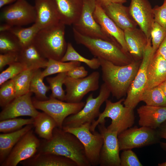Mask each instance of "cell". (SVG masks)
I'll use <instances>...</instances> for the list:
<instances>
[{"label": "cell", "mask_w": 166, "mask_h": 166, "mask_svg": "<svg viewBox=\"0 0 166 166\" xmlns=\"http://www.w3.org/2000/svg\"><path fill=\"white\" fill-rule=\"evenodd\" d=\"M38 152L66 157L75 162L77 166H91L83 145L78 139L73 134L57 127L54 128L50 139L41 142Z\"/></svg>", "instance_id": "6da1fadb"}, {"label": "cell", "mask_w": 166, "mask_h": 166, "mask_svg": "<svg viewBox=\"0 0 166 166\" xmlns=\"http://www.w3.org/2000/svg\"><path fill=\"white\" fill-rule=\"evenodd\" d=\"M98 58L104 83L113 96L117 99H120L127 94L137 73L142 60H134L127 65L120 66Z\"/></svg>", "instance_id": "7a4b0ae2"}, {"label": "cell", "mask_w": 166, "mask_h": 166, "mask_svg": "<svg viewBox=\"0 0 166 166\" xmlns=\"http://www.w3.org/2000/svg\"><path fill=\"white\" fill-rule=\"evenodd\" d=\"M73 31L77 43L87 48L96 57L120 66L127 65L134 60L129 53L124 51L117 41L87 37L80 34L73 28Z\"/></svg>", "instance_id": "3957f363"}, {"label": "cell", "mask_w": 166, "mask_h": 166, "mask_svg": "<svg viewBox=\"0 0 166 166\" xmlns=\"http://www.w3.org/2000/svg\"><path fill=\"white\" fill-rule=\"evenodd\" d=\"M65 25L60 22L38 32L33 43L46 58L60 61L67 47L65 37Z\"/></svg>", "instance_id": "277c9868"}, {"label": "cell", "mask_w": 166, "mask_h": 166, "mask_svg": "<svg viewBox=\"0 0 166 166\" xmlns=\"http://www.w3.org/2000/svg\"><path fill=\"white\" fill-rule=\"evenodd\" d=\"M125 99L121 98L116 102L107 99L105 101V107L100 113L97 120L91 124L90 130L93 132L98 125L105 121V118H110L111 124L107 128L111 131L116 132L118 135L131 127L135 122V117L133 109L126 107L122 104Z\"/></svg>", "instance_id": "5b68a950"}, {"label": "cell", "mask_w": 166, "mask_h": 166, "mask_svg": "<svg viewBox=\"0 0 166 166\" xmlns=\"http://www.w3.org/2000/svg\"><path fill=\"white\" fill-rule=\"evenodd\" d=\"M110 94L109 89L104 83L101 86L98 96L94 98L93 93L89 94L83 108L77 113L65 119L62 128H76L86 123L91 124L98 117L101 105L108 99Z\"/></svg>", "instance_id": "8992f818"}, {"label": "cell", "mask_w": 166, "mask_h": 166, "mask_svg": "<svg viewBox=\"0 0 166 166\" xmlns=\"http://www.w3.org/2000/svg\"><path fill=\"white\" fill-rule=\"evenodd\" d=\"M91 123L88 122L76 128L63 127L65 131L75 136L84 147L87 158L91 166L99 165L103 140L100 133L90 130Z\"/></svg>", "instance_id": "52a82bcc"}, {"label": "cell", "mask_w": 166, "mask_h": 166, "mask_svg": "<svg viewBox=\"0 0 166 166\" xmlns=\"http://www.w3.org/2000/svg\"><path fill=\"white\" fill-rule=\"evenodd\" d=\"M83 0L81 13L78 20L73 25V28L80 34L87 37L117 41L105 32L95 20L93 13L97 4L96 0Z\"/></svg>", "instance_id": "ba28073f"}, {"label": "cell", "mask_w": 166, "mask_h": 166, "mask_svg": "<svg viewBox=\"0 0 166 166\" xmlns=\"http://www.w3.org/2000/svg\"><path fill=\"white\" fill-rule=\"evenodd\" d=\"M32 101L37 109L41 110L50 116L56 121L57 127L61 128L65 119L78 113L85 104L83 101L77 103L64 102L50 97L45 101L39 100L34 98Z\"/></svg>", "instance_id": "9c48e42d"}, {"label": "cell", "mask_w": 166, "mask_h": 166, "mask_svg": "<svg viewBox=\"0 0 166 166\" xmlns=\"http://www.w3.org/2000/svg\"><path fill=\"white\" fill-rule=\"evenodd\" d=\"M155 53L152 49L150 39L137 73L128 91L126 97L123 102L124 106L134 109L140 101V97L147 85L148 66Z\"/></svg>", "instance_id": "30bf717a"}, {"label": "cell", "mask_w": 166, "mask_h": 166, "mask_svg": "<svg viewBox=\"0 0 166 166\" xmlns=\"http://www.w3.org/2000/svg\"><path fill=\"white\" fill-rule=\"evenodd\" d=\"M120 150L131 149L159 142L157 130L144 126H135L123 131L118 135Z\"/></svg>", "instance_id": "8fae6325"}, {"label": "cell", "mask_w": 166, "mask_h": 166, "mask_svg": "<svg viewBox=\"0 0 166 166\" xmlns=\"http://www.w3.org/2000/svg\"><path fill=\"white\" fill-rule=\"evenodd\" d=\"M100 76L99 72L97 71L79 79L73 78L67 76L64 82L65 87V101L71 103L81 101L84 97L89 92L98 89Z\"/></svg>", "instance_id": "7c38bea8"}, {"label": "cell", "mask_w": 166, "mask_h": 166, "mask_svg": "<svg viewBox=\"0 0 166 166\" xmlns=\"http://www.w3.org/2000/svg\"><path fill=\"white\" fill-rule=\"evenodd\" d=\"M36 12L34 6L26 0H17L2 10L1 20L13 26H22L35 22Z\"/></svg>", "instance_id": "4fadbf2b"}, {"label": "cell", "mask_w": 166, "mask_h": 166, "mask_svg": "<svg viewBox=\"0 0 166 166\" xmlns=\"http://www.w3.org/2000/svg\"><path fill=\"white\" fill-rule=\"evenodd\" d=\"M41 143L32 129L17 143L0 166H16L21 162L31 158L38 152Z\"/></svg>", "instance_id": "5bb4252c"}, {"label": "cell", "mask_w": 166, "mask_h": 166, "mask_svg": "<svg viewBox=\"0 0 166 166\" xmlns=\"http://www.w3.org/2000/svg\"><path fill=\"white\" fill-rule=\"evenodd\" d=\"M105 121L97 127L103 140L99 160L101 166H121L118 133L108 130L105 126Z\"/></svg>", "instance_id": "9a60e30c"}, {"label": "cell", "mask_w": 166, "mask_h": 166, "mask_svg": "<svg viewBox=\"0 0 166 166\" xmlns=\"http://www.w3.org/2000/svg\"><path fill=\"white\" fill-rule=\"evenodd\" d=\"M32 93L29 92L16 97L3 108L0 113V121L27 116L35 118L39 113L34 107L31 98Z\"/></svg>", "instance_id": "2e32d148"}, {"label": "cell", "mask_w": 166, "mask_h": 166, "mask_svg": "<svg viewBox=\"0 0 166 166\" xmlns=\"http://www.w3.org/2000/svg\"><path fill=\"white\" fill-rule=\"evenodd\" d=\"M129 13L148 39L154 22L152 8L148 0H131Z\"/></svg>", "instance_id": "e0dca14e"}, {"label": "cell", "mask_w": 166, "mask_h": 166, "mask_svg": "<svg viewBox=\"0 0 166 166\" xmlns=\"http://www.w3.org/2000/svg\"><path fill=\"white\" fill-rule=\"evenodd\" d=\"M35 23L41 29L56 25L60 21L55 7L51 0H34Z\"/></svg>", "instance_id": "ac0fdd59"}, {"label": "cell", "mask_w": 166, "mask_h": 166, "mask_svg": "<svg viewBox=\"0 0 166 166\" xmlns=\"http://www.w3.org/2000/svg\"><path fill=\"white\" fill-rule=\"evenodd\" d=\"M128 52L135 60H141L149 41L141 29L136 28L124 31Z\"/></svg>", "instance_id": "d6986e66"}, {"label": "cell", "mask_w": 166, "mask_h": 166, "mask_svg": "<svg viewBox=\"0 0 166 166\" xmlns=\"http://www.w3.org/2000/svg\"><path fill=\"white\" fill-rule=\"evenodd\" d=\"M58 13L60 21L65 25L74 24L81 13L83 0H51Z\"/></svg>", "instance_id": "ffe728a7"}, {"label": "cell", "mask_w": 166, "mask_h": 166, "mask_svg": "<svg viewBox=\"0 0 166 166\" xmlns=\"http://www.w3.org/2000/svg\"><path fill=\"white\" fill-rule=\"evenodd\" d=\"M137 111L141 126L156 129L166 120V107L143 105Z\"/></svg>", "instance_id": "44dd1931"}, {"label": "cell", "mask_w": 166, "mask_h": 166, "mask_svg": "<svg viewBox=\"0 0 166 166\" xmlns=\"http://www.w3.org/2000/svg\"><path fill=\"white\" fill-rule=\"evenodd\" d=\"M93 16L102 29L114 38L124 51L128 53L124 31L107 15L102 7L97 3L93 13Z\"/></svg>", "instance_id": "7402d4cb"}, {"label": "cell", "mask_w": 166, "mask_h": 166, "mask_svg": "<svg viewBox=\"0 0 166 166\" xmlns=\"http://www.w3.org/2000/svg\"><path fill=\"white\" fill-rule=\"evenodd\" d=\"M102 8L107 15L124 31L136 28L137 25L131 16L128 7L123 4L112 3Z\"/></svg>", "instance_id": "603a6c76"}, {"label": "cell", "mask_w": 166, "mask_h": 166, "mask_svg": "<svg viewBox=\"0 0 166 166\" xmlns=\"http://www.w3.org/2000/svg\"><path fill=\"white\" fill-rule=\"evenodd\" d=\"M147 78L145 89L158 86L166 81V60L156 52L148 64Z\"/></svg>", "instance_id": "cb8c5ba5"}, {"label": "cell", "mask_w": 166, "mask_h": 166, "mask_svg": "<svg viewBox=\"0 0 166 166\" xmlns=\"http://www.w3.org/2000/svg\"><path fill=\"white\" fill-rule=\"evenodd\" d=\"M20 163L24 166H77L75 162L66 157L38 152L31 158Z\"/></svg>", "instance_id": "d4e9b609"}, {"label": "cell", "mask_w": 166, "mask_h": 166, "mask_svg": "<svg viewBox=\"0 0 166 166\" xmlns=\"http://www.w3.org/2000/svg\"><path fill=\"white\" fill-rule=\"evenodd\" d=\"M18 61L25 65L27 69H37L45 68L48 59L32 43L22 48L18 53Z\"/></svg>", "instance_id": "484cf974"}, {"label": "cell", "mask_w": 166, "mask_h": 166, "mask_svg": "<svg viewBox=\"0 0 166 166\" xmlns=\"http://www.w3.org/2000/svg\"><path fill=\"white\" fill-rule=\"evenodd\" d=\"M34 128L33 124H30L17 131L0 134V164L5 160L20 139Z\"/></svg>", "instance_id": "4316f807"}, {"label": "cell", "mask_w": 166, "mask_h": 166, "mask_svg": "<svg viewBox=\"0 0 166 166\" xmlns=\"http://www.w3.org/2000/svg\"><path fill=\"white\" fill-rule=\"evenodd\" d=\"M34 125L35 133L44 140L50 139L54 128L57 127L56 122L46 113L40 112L34 118Z\"/></svg>", "instance_id": "83f0119b"}, {"label": "cell", "mask_w": 166, "mask_h": 166, "mask_svg": "<svg viewBox=\"0 0 166 166\" xmlns=\"http://www.w3.org/2000/svg\"><path fill=\"white\" fill-rule=\"evenodd\" d=\"M40 30L38 26L34 23L32 26L27 28L13 26L9 32L17 38L22 48L33 43L36 35Z\"/></svg>", "instance_id": "f1b7e54d"}, {"label": "cell", "mask_w": 166, "mask_h": 166, "mask_svg": "<svg viewBox=\"0 0 166 166\" xmlns=\"http://www.w3.org/2000/svg\"><path fill=\"white\" fill-rule=\"evenodd\" d=\"M62 62L76 61L84 63L91 69L96 70L100 67L99 59L97 57L89 59L80 55L75 49L71 43H67L66 52L60 60Z\"/></svg>", "instance_id": "f546056e"}, {"label": "cell", "mask_w": 166, "mask_h": 166, "mask_svg": "<svg viewBox=\"0 0 166 166\" xmlns=\"http://www.w3.org/2000/svg\"><path fill=\"white\" fill-rule=\"evenodd\" d=\"M42 72L40 69L36 70L34 72L31 80L29 92L34 93L37 99L45 101L49 98L46 96V93L50 88L43 82L44 78L42 76Z\"/></svg>", "instance_id": "4dcf8cb0"}, {"label": "cell", "mask_w": 166, "mask_h": 166, "mask_svg": "<svg viewBox=\"0 0 166 166\" xmlns=\"http://www.w3.org/2000/svg\"><path fill=\"white\" fill-rule=\"evenodd\" d=\"M81 64V63L78 61L62 62L53 59H49L46 67L42 72V75L44 78L56 73L67 72Z\"/></svg>", "instance_id": "1f68e13d"}, {"label": "cell", "mask_w": 166, "mask_h": 166, "mask_svg": "<svg viewBox=\"0 0 166 166\" xmlns=\"http://www.w3.org/2000/svg\"><path fill=\"white\" fill-rule=\"evenodd\" d=\"M140 101L148 106L166 107V97L158 86L145 89L141 95Z\"/></svg>", "instance_id": "d6a6232c"}, {"label": "cell", "mask_w": 166, "mask_h": 166, "mask_svg": "<svg viewBox=\"0 0 166 166\" xmlns=\"http://www.w3.org/2000/svg\"><path fill=\"white\" fill-rule=\"evenodd\" d=\"M36 70L26 69L13 78L15 84L16 97L30 92L31 80Z\"/></svg>", "instance_id": "836d02e7"}, {"label": "cell", "mask_w": 166, "mask_h": 166, "mask_svg": "<svg viewBox=\"0 0 166 166\" xmlns=\"http://www.w3.org/2000/svg\"><path fill=\"white\" fill-rule=\"evenodd\" d=\"M67 76V72H63L58 73L56 76L46 78L52 91L50 97L65 101V92L62 86Z\"/></svg>", "instance_id": "e575fe53"}, {"label": "cell", "mask_w": 166, "mask_h": 166, "mask_svg": "<svg viewBox=\"0 0 166 166\" xmlns=\"http://www.w3.org/2000/svg\"><path fill=\"white\" fill-rule=\"evenodd\" d=\"M22 49L17 38L10 32L0 33V52L1 53H19Z\"/></svg>", "instance_id": "d590c367"}, {"label": "cell", "mask_w": 166, "mask_h": 166, "mask_svg": "<svg viewBox=\"0 0 166 166\" xmlns=\"http://www.w3.org/2000/svg\"><path fill=\"white\" fill-rule=\"evenodd\" d=\"M34 118L23 119L18 117L0 121V132L3 133H8L19 130L25 125L33 124Z\"/></svg>", "instance_id": "8d00e7d4"}, {"label": "cell", "mask_w": 166, "mask_h": 166, "mask_svg": "<svg viewBox=\"0 0 166 166\" xmlns=\"http://www.w3.org/2000/svg\"><path fill=\"white\" fill-rule=\"evenodd\" d=\"M0 105L4 108L16 97V91L13 79H10L0 85Z\"/></svg>", "instance_id": "74e56055"}, {"label": "cell", "mask_w": 166, "mask_h": 166, "mask_svg": "<svg viewBox=\"0 0 166 166\" xmlns=\"http://www.w3.org/2000/svg\"><path fill=\"white\" fill-rule=\"evenodd\" d=\"M26 69L25 65L19 61L10 64L6 69L0 74V85L13 78Z\"/></svg>", "instance_id": "f35d334b"}, {"label": "cell", "mask_w": 166, "mask_h": 166, "mask_svg": "<svg viewBox=\"0 0 166 166\" xmlns=\"http://www.w3.org/2000/svg\"><path fill=\"white\" fill-rule=\"evenodd\" d=\"M166 36V30L154 22L150 33L152 46L156 53Z\"/></svg>", "instance_id": "ab89813d"}, {"label": "cell", "mask_w": 166, "mask_h": 166, "mask_svg": "<svg viewBox=\"0 0 166 166\" xmlns=\"http://www.w3.org/2000/svg\"><path fill=\"white\" fill-rule=\"evenodd\" d=\"M121 166H142L136 154L131 150H123L120 156Z\"/></svg>", "instance_id": "60d3db41"}, {"label": "cell", "mask_w": 166, "mask_h": 166, "mask_svg": "<svg viewBox=\"0 0 166 166\" xmlns=\"http://www.w3.org/2000/svg\"><path fill=\"white\" fill-rule=\"evenodd\" d=\"M154 22L166 30V5L155 6L152 8Z\"/></svg>", "instance_id": "b9f144b4"}, {"label": "cell", "mask_w": 166, "mask_h": 166, "mask_svg": "<svg viewBox=\"0 0 166 166\" xmlns=\"http://www.w3.org/2000/svg\"><path fill=\"white\" fill-rule=\"evenodd\" d=\"M19 53H8L0 54V70L7 65L18 61Z\"/></svg>", "instance_id": "7bdbcfd3"}, {"label": "cell", "mask_w": 166, "mask_h": 166, "mask_svg": "<svg viewBox=\"0 0 166 166\" xmlns=\"http://www.w3.org/2000/svg\"><path fill=\"white\" fill-rule=\"evenodd\" d=\"M88 71L82 65L77 66L67 72L68 76L74 79H79L86 77Z\"/></svg>", "instance_id": "ee69618b"}, {"label": "cell", "mask_w": 166, "mask_h": 166, "mask_svg": "<svg viewBox=\"0 0 166 166\" xmlns=\"http://www.w3.org/2000/svg\"><path fill=\"white\" fill-rule=\"evenodd\" d=\"M159 136L160 138L166 140V120L163 123L157 128ZM161 147L166 151V142H160Z\"/></svg>", "instance_id": "f6af8a7d"}, {"label": "cell", "mask_w": 166, "mask_h": 166, "mask_svg": "<svg viewBox=\"0 0 166 166\" xmlns=\"http://www.w3.org/2000/svg\"><path fill=\"white\" fill-rule=\"evenodd\" d=\"M97 3L102 7H105L112 3L123 4L127 2V0H96Z\"/></svg>", "instance_id": "bcb514c9"}, {"label": "cell", "mask_w": 166, "mask_h": 166, "mask_svg": "<svg viewBox=\"0 0 166 166\" xmlns=\"http://www.w3.org/2000/svg\"><path fill=\"white\" fill-rule=\"evenodd\" d=\"M156 52L166 60V36Z\"/></svg>", "instance_id": "7dc6e473"}, {"label": "cell", "mask_w": 166, "mask_h": 166, "mask_svg": "<svg viewBox=\"0 0 166 166\" xmlns=\"http://www.w3.org/2000/svg\"><path fill=\"white\" fill-rule=\"evenodd\" d=\"M13 26L9 24L4 23L0 26V32H9Z\"/></svg>", "instance_id": "c3c4849f"}, {"label": "cell", "mask_w": 166, "mask_h": 166, "mask_svg": "<svg viewBox=\"0 0 166 166\" xmlns=\"http://www.w3.org/2000/svg\"><path fill=\"white\" fill-rule=\"evenodd\" d=\"M17 0H0V8H1L5 6L15 2Z\"/></svg>", "instance_id": "681fc988"}, {"label": "cell", "mask_w": 166, "mask_h": 166, "mask_svg": "<svg viewBox=\"0 0 166 166\" xmlns=\"http://www.w3.org/2000/svg\"><path fill=\"white\" fill-rule=\"evenodd\" d=\"M161 89L166 97V81H164L158 86Z\"/></svg>", "instance_id": "f907efd6"}, {"label": "cell", "mask_w": 166, "mask_h": 166, "mask_svg": "<svg viewBox=\"0 0 166 166\" xmlns=\"http://www.w3.org/2000/svg\"><path fill=\"white\" fill-rule=\"evenodd\" d=\"M159 166H166V161L158 164Z\"/></svg>", "instance_id": "816d5d0a"}, {"label": "cell", "mask_w": 166, "mask_h": 166, "mask_svg": "<svg viewBox=\"0 0 166 166\" xmlns=\"http://www.w3.org/2000/svg\"><path fill=\"white\" fill-rule=\"evenodd\" d=\"M163 3L166 5V0H164Z\"/></svg>", "instance_id": "f5cc1de1"}]
</instances>
